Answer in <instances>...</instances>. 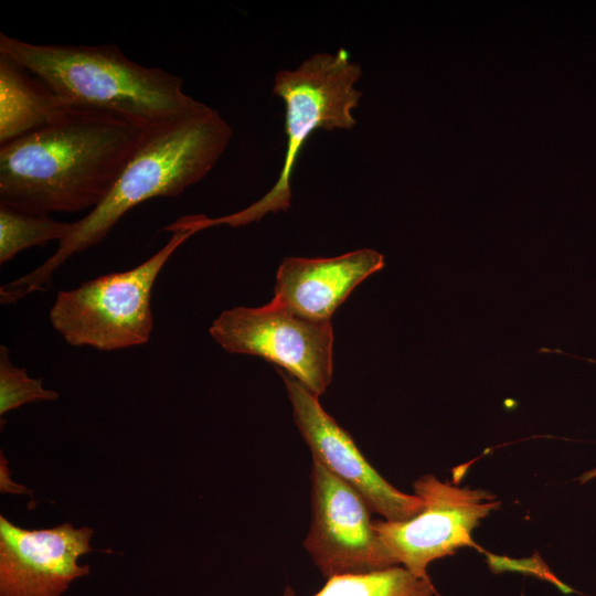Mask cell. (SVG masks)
Here are the masks:
<instances>
[{"mask_svg":"<svg viewBox=\"0 0 596 596\" xmlns=\"http://www.w3.org/2000/svg\"><path fill=\"white\" fill-rule=\"evenodd\" d=\"M422 501L417 514L404 521L373 520V528L397 565L418 578L430 582L427 566L453 555L458 549L480 550L471 533L501 502L482 489L460 488L438 480L434 475L413 483Z\"/></svg>","mask_w":596,"mask_h":596,"instance_id":"cell-7","label":"cell"},{"mask_svg":"<svg viewBox=\"0 0 596 596\" xmlns=\"http://www.w3.org/2000/svg\"><path fill=\"white\" fill-rule=\"evenodd\" d=\"M232 134L220 113L205 104L184 117L150 128L106 199L73 222L71 234L42 265L1 286V304L11 305L43 290L58 267L100 243L138 204L158 196H177L201 181L227 148Z\"/></svg>","mask_w":596,"mask_h":596,"instance_id":"cell-2","label":"cell"},{"mask_svg":"<svg viewBox=\"0 0 596 596\" xmlns=\"http://www.w3.org/2000/svg\"><path fill=\"white\" fill-rule=\"evenodd\" d=\"M149 129L114 113L72 108L1 146L0 204L34 215L95 209Z\"/></svg>","mask_w":596,"mask_h":596,"instance_id":"cell-1","label":"cell"},{"mask_svg":"<svg viewBox=\"0 0 596 596\" xmlns=\"http://www.w3.org/2000/svg\"><path fill=\"white\" fill-rule=\"evenodd\" d=\"M0 485L2 492L15 493V494H31L30 491L11 480L10 471L7 466V460L1 454V465H0Z\"/></svg>","mask_w":596,"mask_h":596,"instance_id":"cell-16","label":"cell"},{"mask_svg":"<svg viewBox=\"0 0 596 596\" xmlns=\"http://www.w3.org/2000/svg\"><path fill=\"white\" fill-rule=\"evenodd\" d=\"M0 53L32 72L66 103L121 115L149 128L203 105L183 91L180 76L138 64L115 44H35L1 32Z\"/></svg>","mask_w":596,"mask_h":596,"instance_id":"cell-3","label":"cell"},{"mask_svg":"<svg viewBox=\"0 0 596 596\" xmlns=\"http://www.w3.org/2000/svg\"><path fill=\"white\" fill-rule=\"evenodd\" d=\"M311 524L304 547L328 578L400 566L380 541L371 508L349 485L312 460Z\"/></svg>","mask_w":596,"mask_h":596,"instance_id":"cell-8","label":"cell"},{"mask_svg":"<svg viewBox=\"0 0 596 596\" xmlns=\"http://www.w3.org/2000/svg\"><path fill=\"white\" fill-rule=\"evenodd\" d=\"M93 533L68 522L26 530L0 515V596H61L89 573L78 558L92 552Z\"/></svg>","mask_w":596,"mask_h":596,"instance_id":"cell-10","label":"cell"},{"mask_svg":"<svg viewBox=\"0 0 596 596\" xmlns=\"http://www.w3.org/2000/svg\"><path fill=\"white\" fill-rule=\"evenodd\" d=\"M58 393L43 387L42 379H32L25 369L15 366L9 359L7 347H0V415L24 404L54 401Z\"/></svg>","mask_w":596,"mask_h":596,"instance_id":"cell-15","label":"cell"},{"mask_svg":"<svg viewBox=\"0 0 596 596\" xmlns=\"http://www.w3.org/2000/svg\"><path fill=\"white\" fill-rule=\"evenodd\" d=\"M594 478H596V467L582 473V476L579 477V482L583 485Z\"/></svg>","mask_w":596,"mask_h":596,"instance_id":"cell-17","label":"cell"},{"mask_svg":"<svg viewBox=\"0 0 596 596\" xmlns=\"http://www.w3.org/2000/svg\"><path fill=\"white\" fill-rule=\"evenodd\" d=\"M362 71L351 62L347 50L318 53L296 70H283L275 76L273 94L285 104L287 147L279 178L273 188L248 207L216 219L198 215L201 231L216 225L237 227L259 221L269 212L287 210L291 200V177L299 155L318 129L351 130L355 125L352 110L359 106L362 92L354 87Z\"/></svg>","mask_w":596,"mask_h":596,"instance_id":"cell-4","label":"cell"},{"mask_svg":"<svg viewBox=\"0 0 596 596\" xmlns=\"http://www.w3.org/2000/svg\"><path fill=\"white\" fill-rule=\"evenodd\" d=\"M283 596H297L287 586ZM312 596H439L432 582L418 578L403 566L360 575H340L327 579Z\"/></svg>","mask_w":596,"mask_h":596,"instance_id":"cell-13","label":"cell"},{"mask_svg":"<svg viewBox=\"0 0 596 596\" xmlns=\"http://www.w3.org/2000/svg\"><path fill=\"white\" fill-rule=\"evenodd\" d=\"M210 334L227 352L263 358L283 368L315 395L332 379L333 330L330 320L302 317L272 300L258 307L223 311Z\"/></svg>","mask_w":596,"mask_h":596,"instance_id":"cell-6","label":"cell"},{"mask_svg":"<svg viewBox=\"0 0 596 596\" xmlns=\"http://www.w3.org/2000/svg\"><path fill=\"white\" fill-rule=\"evenodd\" d=\"M73 230V222H60L49 215L23 213L0 204V263L32 246L63 241Z\"/></svg>","mask_w":596,"mask_h":596,"instance_id":"cell-14","label":"cell"},{"mask_svg":"<svg viewBox=\"0 0 596 596\" xmlns=\"http://www.w3.org/2000/svg\"><path fill=\"white\" fill-rule=\"evenodd\" d=\"M371 248L330 258L288 257L280 264L273 300L313 320H330L356 285L384 267Z\"/></svg>","mask_w":596,"mask_h":596,"instance_id":"cell-11","label":"cell"},{"mask_svg":"<svg viewBox=\"0 0 596 596\" xmlns=\"http://www.w3.org/2000/svg\"><path fill=\"white\" fill-rule=\"evenodd\" d=\"M73 106L10 56L0 53V145L62 118Z\"/></svg>","mask_w":596,"mask_h":596,"instance_id":"cell-12","label":"cell"},{"mask_svg":"<svg viewBox=\"0 0 596 596\" xmlns=\"http://www.w3.org/2000/svg\"><path fill=\"white\" fill-rule=\"evenodd\" d=\"M292 406L295 423L308 445L313 461L352 487L372 512L386 521L411 519L422 509L416 494L397 490L363 456L351 435L320 405L317 395L297 379L278 370Z\"/></svg>","mask_w":596,"mask_h":596,"instance_id":"cell-9","label":"cell"},{"mask_svg":"<svg viewBox=\"0 0 596 596\" xmlns=\"http://www.w3.org/2000/svg\"><path fill=\"white\" fill-rule=\"evenodd\" d=\"M193 234L173 232L161 249L138 266L60 291L49 316L55 331L71 345L103 351L148 342L153 328L152 287L168 259Z\"/></svg>","mask_w":596,"mask_h":596,"instance_id":"cell-5","label":"cell"}]
</instances>
